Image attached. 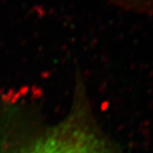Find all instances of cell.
<instances>
[{
    "label": "cell",
    "instance_id": "obj_1",
    "mask_svg": "<svg viewBox=\"0 0 153 153\" xmlns=\"http://www.w3.org/2000/svg\"><path fill=\"white\" fill-rule=\"evenodd\" d=\"M7 153H125L105 136L89 102L78 93L68 114L56 126Z\"/></svg>",
    "mask_w": 153,
    "mask_h": 153
}]
</instances>
